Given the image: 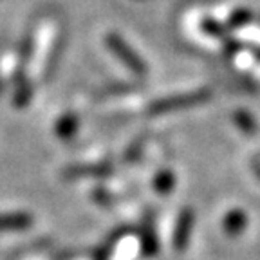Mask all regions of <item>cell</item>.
Here are the masks:
<instances>
[{
	"mask_svg": "<svg viewBox=\"0 0 260 260\" xmlns=\"http://www.w3.org/2000/svg\"><path fill=\"white\" fill-rule=\"evenodd\" d=\"M222 226L228 237H237L244 232V228L248 226V215L242 210H233L226 215Z\"/></svg>",
	"mask_w": 260,
	"mask_h": 260,
	"instance_id": "cell-5",
	"label": "cell"
},
{
	"mask_svg": "<svg viewBox=\"0 0 260 260\" xmlns=\"http://www.w3.org/2000/svg\"><path fill=\"white\" fill-rule=\"evenodd\" d=\"M78 128V119L74 114H65L56 121V136H60L61 139H69L76 134Z\"/></svg>",
	"mask_w": 260,
	"mask_h": 260,
	"instance_id": "cell-7",
	"label": "cell"
},
{
	"mask_svg": "<svg viewBox=\"0 0 260 260\" xmlns=\"http://www.w3.org/2000/svg\"><path fill=\"white\" fill-rule=\"evenodd\" d=\"M29 100H31V85H29L24 78H20V80H18V87H16V94H15V105L24 107Z\"/></svg>",
	"mask_w": 260,
	"mask_h": 260,
	"instance_id": "cell-10",
	"label": "cell"
},
{
	"mask_svg": "<svg viewBox=\"0 0 260 260\" xmlns=\"http://www.w3.org/2000/svg\"><path fill=\"white\" fill-rule=\"evenodd\" d=\"M235 123L244 130V132H248V134H251L253 130H255V121H253V118L248 112H237Z\"/></svg>",
	"mask_w": 260,
	"mask_h": 260,
	"instance_id": "cell-11",
	"label": "cell"
},
{
	"mask_svg": "<svg viewBox=\"0 0 260 260\" xmlns=\"http://www.w3.org/2000/svg\"><path fill=\"white\" fill-rule=\"evenodd\" d=\"M109 165H94V167H71L67 170L69 177H100V175H109Z\"/></svg>",
	"mask_w": 260,
	"mask_h": 260,
	"instance_id": "cell-6",
	"label": "cell"
},
{
	"mask_svg": "<svg viewBox=\"0 0 260 260\" xmlns=\"http://www.w3.org/2000/svg\"><path fill=\"white\" fill-rule=\"evenodd\" d=\"M255 172H256V175H258V177H260V165H258V162H256V165H255Z\"/></svg>",
	"mask_w": 260,
	"mask_h": 260,
	"instance_id": "cell-14",
	"label": "cell"
},
{
	"mask_svg": "<svg viewBox=\"0 0 260 260\" xmlns=\"http://www.w3.org/2000/svg\"><path fill=\"white\" fill-rule=\"evenodd\" d=\"M204 29H206V31L208 32H211V35H219V37H220V35H222V27H220V25L219 24H215V22H211V20H204Z\"/></svg>",
	"mask_w": 260,
	"mask_h": 260,
	"instance_id": "cell-13",
	"label": "cell"
},
{
	"mask_svg": "<svg viewBox=\"0 0 260 260\" xmlns=\"http://www.w3.org/2000/svg\"><path fill=\"white\" fill-rule=\"evenodd\" d=\"M249 18H251V16H249L248 11H239V13H235V16H233L232 20H230V24H232L233 27H237V25L246 24V22H248Z\"/></svg>",
	"mask_w": 260,
	"mask_h": 260,
	"instance_id": "cell-12",
	"label": "cell"
},
{
	"mask_svg": "<svg viewBox=\"0 0 260 260\" xmlns=\"http://www.w3.org/2000/svg\"><path fill=\"white\" fill-rule=\"evenodd\" d=\"M174 184H175V177L172 172H159L157 177H155L154 181V188L155 191H159V193H168V191L174 190Z\"/></svg>",
	"mask_w": 260,
	"mask_h": 260,
	"instance_id": "cell-8",
	"label": "cell"
},
{
	"mask_svg": "<svg viewBox=\"0 0 260 260\" xmlns=\"http://www.w3.org/2000/svg\"><path fill=\"white\" fill-rule=\"evenodd\" d=\"M191 228H193V211L184 210L177 219L175 224V233H174V246L177 251H184L190 242L191 237Z\"/></svg>",
	"mask_w": 260,
	"mask_h": 260,
	"instance_id": "cell-3",
	"label": "cell"
},
{
	"mask_svg": "<svg viewBox=\"0 0 260 260\" xmlns=\"http://www.w3.org/2000/svg\"><path fill=\"white\" fill-rule=\"evenodd\" d=\"M157 249H159V246H157V239H155L154 228H152L150 224H146L145 233H143V253L152 256L157 253Z\"/></svg>",
	"mask_w": 260,
	"mask_h": 260,
	"instance_id": "cell-9",
	"label": "cell"
},
{
	"mask_svg": "<svg viewBox=\"0 0 260 260\" xmlns=\"http://www.w3.org/2000/svg\"><path fill=\"white\" fill-rule=\"evenodd\" d=\"M32 224V215L16 211V213H4L0 215V233L15 232V230H25Z\"/></svg>",
	"mask_w": 260,
	"mask_h": 260,
	"instance_id": "cell-4",
	"label": "cell"
},
{
	"mask_svg": "<svg viewBox=\"0 0 260 260\" xmlns=\"http://www.w3.org/2000/svg\"><path fill=\"white\" fill-rule=\"evenodd\" d=\"M210 96H211L210 90H195V92L165 98V100H159V102L152 103L150 114H162V112H170V110H179V109H186V107L199 105V103H204L206 100H210Z\"/></svg>",
	"mask_w": 260,
	"mask_h": 260,
	"instance_id": "cell-2",
	"label": "cell"
},
{
	"mask_svg": "<svg viewBox=\"0 0 260 260\" xmlns=\"http://www.w3.org/2000/svg\"><path fill=\"white\" fill-rule=\"evenodd\" d=\"M105 42H107V47H109L110 51H112V53L116 54V56H118L130 71H132V73L138 74V76H145L146 74V63L138 56V53H136L134 49L130 47V45L126 44L119 35L110 32V35H107Z\"/></svg>",
	"mask_w": 260,
	"mask_h": 260,
	"instance_id": "cell-1",
	"label": "cell"
}]
</instances>
